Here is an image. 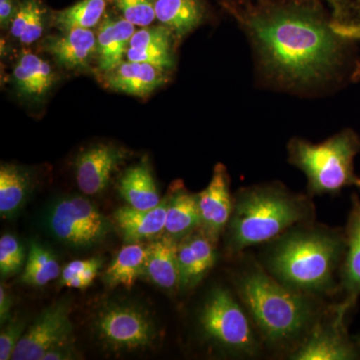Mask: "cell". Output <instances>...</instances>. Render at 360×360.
I'll use <instances>...</instances> for the list:
<instances>
[{"mask_svg":"<svg viewBox=\"0 0 360 360\" xmlns=\"http://www.w3.org/2000/svg\"><path fill=\"white\" fill-rule=\"evenodd\" d=\"M60 274L61 269L56 257L39 243L32 241L30 243L25 271L21 276V283L40 288L56 281Z\"/></svg>","mask_w":360,"mask_h":360,"instance_id":"obj_27","label":"cell"},{"mask_svg":"<svg viewBox=\"0 0 360 360\" xmlns=\"http://www.w3.org/2000/svg\"><path fill=\"white\" fill-rule=\"evenodd\" d=\"M79 356L80 355L71 340L52 347L44 354L42 360H72L79 359Z\"/></svg>","mask_w":360,"mask_h":360,"instance_id":"obj_37","label":"cell"},{"mask_svg":"<svg viewBox=\"0 0 360 360\" xmlns=\"http://www.w3.org/2000/svg\"><path fill=\"white\" fill-rule=\"evenodd\" d=\"M198 195L200 229L217 243L231 220L233 200L226 168L219 163L213 169L210 184Z\"/></svg>","mask_w":360,"mask_h":360,"instance_id":"obj_12","label":"cell"},{"mask_svg":"<svg viewBox=\"0 0 360 360\" xmlns=\"http://www.w3.org/2000/svg\"><path fill=\"white\" fill-rule=\"evenodd\" d=\"M99 262H104L103 258L92 257L89 259L75 260L68 265H65L60 274V284L63 285L66 281H70L72 277L77 276V274H82V271L94 266Z\"/></svg>","mask_w":360,"mask_h":360,"instance_id":"obj_35","label":"cell"},{"mask_svg":"<svg viewBox=\"0 0 360 360\" xmlns=\"http://www.w3.org/2000/svg\"><path fill=\"white\" fill-rule=\"evenodd\" d=\"M18 63L27 68L47 90H49L56 82V75H54L51 65L40 58L39 56L30 53V52H25L21 54Z\"/></svg>","mask_w":360,"mask_h":360,"instance_id":"obj_33","label":"cell"},{"mask_svg":"<svg viewBox=\"0 0 360 360\" xmlns=\"http://www.w3.org/2000/svg\"><path fill=\"white\" fill-rule=\"evenodd\" d=\"M165 82V70L149 63L129 60L123 61L108 78L111 89L139 97L148 96Z\"/></svg>","mask_w":360,"mask_h":360,"instance_id":"obj_18","label":"cell"},{"mask_svg":"<svg viewBox=\"0 0 360 360\" xmlns=\"http://www.w3.org/2000/svg\"><path fill=\"white\" fill-rule=\"evenodd\" d=\"M30 172L16 165L2 163L0 167V214L13 219L25 205L32 191Z\"/></svg>","mask_w":360,"mask_h":360,"instance_id":"obj_24","label":"cell"},{"mask_svg":"<svg viewBox=\"0 0 360 360\" xmlns=\"http://www.w3.org/2000/svg\"><path fill=\"white\" fill-rule=\"evenodd\" d=\"M243 20L262 70L284 86H317L345 63V39L314 1L262 2Z\"/></svg>","mask_w":360,"mask_h":360,"instance_id":"obj_1","label":"cell"},{"mask_svg":"<svg viewBox=\"0 0 360 360\" xmlns=\"http://www.w3.org/2000/svg\"><path fill=\"white\" fill-rule=\"evenodd\" d=\"M360 139L352 130H343L321 143L293 139L288 144L290 161L305 174L310 193H335L359 184L354 161Z\"/></svg>","mask_w":360,"mask_h":360,"instance_id":"obj_5","label":"cell"},{"mask_svg":"<svg viewBox=\"0 0 360 360\" xmlns=\"http://www.w3.org/2000/svg\"><path fill=\"white\" fill-rule=\"evenodd\" d=\"M198 322L203 338L213 347L236 356L255 357L260 349L257 328L248 311L224 288H214L201 307Z\"/></svg>","mask_w":360,"mask_h":360,"instance_id":"obj_6","label":"cell"},{"mask_svg":"<svg viewBox=\"0 0 360 360\" xmlns=\"http://www.w3.org/2000/svg\"><path fill=\"white\" fill-rule=\"evenodd\" d=\"M13 78L16 86L23 96L37 98L44 96L49 91L30 70L18 61L14 66Z\"/></svg>","mask_w":360,"mask_h":360,"instance_id":"obj_32","label":"cell"},{"mask_svg":"<svg viewBox=\"0 0 360 360\" xmlns=\"http://www.w3.org/2000/svg\"><path fill=\"white\" fill-rule=\"evenodd\" d=\"M70 300H61L45 309L16 345L13 360H42L52 347L72 340Z\"/></svg>","mask_w":360,"mask_h":360,"instance_id":"obj_10","label":"cell"},{"mask_svg":"<svg viewBox=\"0 0 360 360\" xmlns=\"http://www.w3.org/2000/svg\"><path fill=\"white\" fill-rule=\"evenodd\" d=\"M135 33V25L129 21L115 20L105 13L96 35V54L99 70L111 72L123 63Z\"/></svg>","mask_w":360,"mask_h":360,"instance_id":"obj_16","label":"cell"},{"mask_svg":"<svg viewBox=\"0 0 360 360\" xmlns=\"http://www.w3.org/2000/svg\"><path fill=\"white\" fill-rule=\"evenodd\" d=\"M99 340L115 352H131L153 345L155 322L146 309L132 303H111L97 315Z\"/></svg>","mask_w":360,"mask_h":360,"instance_id":"obj_8","label":"cell"},{"mask_svg":"<svg viewBox=\"0 0 360 360\" xmlns=\"http://www.w3.org/2000/svg\"><path fill=\"white\" fill-rule=\"evenodd\" d=\"M168 207L167 195L160 205L148 210L122 206L113 213V219L127 243H137L146 239L160 238L165 232Z\"/></svg>","mask_w":360,"mask_h":360,"instance_id":"obj_15","label":"cell"},{"mask_svg":"<svg viewBox=\"0 0 360 360\" xmlns=\"http://www.w3.org/2000/svg\"><path fill=\"white\" fill-rule=\"evenodd\" d=\"M47 225L54 238L75 248L98 245L110 234L112 225L87 198H59L47 213Z\"/></svg>","mask_w":360,"mask_h":360,"instance_id":"obj_7","label":"cell"},{"mask_svg":"<svg viewBox=\"0 0 360 360\" xmlns=\"http://www.w3.org/2000/svg\"><path fill=\"white\" fill-rule=\"evenodd\" d=\"M348 309L342 304L324 321H316L296 347L293 360H354L360 359L359 345L350 338L345 326Z\"/></svg>","mask_w":360,"mask_h":360,"instance_id":"obj_9","label":"cell"},{"mask_svg":"<svg viewBox=\"0 0 360 360\" xmlns=\"http://www.w3.org/2000/svg\"><path fill=\"white\" fill-rule=\"evenodd\" d=\"M103 262H99L94 266L89 267L82 274H77V276L72 277L70 281H66L63 286L70 288H75V290H85L94 283V279L96 278L98 270L103 266Z\"/></svg>","mask_w":360,"mask_h":360,"instance_id":"obj_36","label":"cell"},{"mask_svg":"<svg viewBox=\"0 0 360 360\" xmlns=\"http://www.w3.org/2000/svg\"><path fill=\"white\" fill-rule=\"evenodd\" d=\"M20 1L21 0H0V25L2 28L11 26Z\"/></svg>","mask_w":360,"mask_h":360,"instance_id":"obj_38","label":"cell"},{"mask_svg":"<svg viewBox=\"0 0 360 360\" xmlns=\"http://www.w3.org/2000/svg\"><path fill=\"white\" fill-rule=\"evenodd\" d=\"M345 236L333 231L295 227L272 240L267 271L286 288L314 295L329 292L345 258Z\"/></svg>","mask_w":360,"mask_h":360,"instance_id":"obj_3","label":"cell"},{"mask_svg":"<svg viewBox=\"0 0 360 360\" xmlns=\"http://www.w3.org/2000/svg\"><path fill=\"white\" fill-rule=\"evenodd\" d=\"M127 155L124 149L103 143L91 146L79 153L75 167L80 191L86 195L103 193Z\"/></svg>","mask_w":360,"mask_h":360,"instance_id":"obj_11","label":"cell"},{"mask_svg":"<svg viewBox=\"0 0 360 360\" xmlns=\"http://www.w3.org/2000/svg\"><path fill=\"white\" fill-rule=\"evenodd\" d=\"M117 189L127 205L136 210H151L162 200L146 161L127 168L118 181Z\"/></svg>","mask_w":360,"mask_h":360,"instance_id":"obj_22","label":"cell"},{"mask_svg":"<svg viewBox=\"0 0 360 360\" xmlns=\"http://www.w3.org/2000/svg\"><path fill=\"white\" fill-rule=\"evenodd\" d=\"M298 1H314V0H298Z\"/></svg>","mask_w":360,"mask_h":360,"instance_id":"obj_40","label":"cell"},{"mask_svg":"<svg viewBox=\"0 0 360 360\" xmlns=\"http://www.w3.org/2000/svg\"><path fill=\"white\" fill-rule=\"evenodd\" d=\"M214 243L200 227L177 243L179 288L189 290L198 285L214 266Z\"/></svg>","mask_w":360,"mask_h":360,"instance_id":"obj_13","label":"cell"},{"mask_svg":"<svg viewBox=\"0 0 360 360\" xmlns=\"http://www.w3.org/2000/svg\"><path fill=\"white\" fill-rule=\"evenodd\" d=\"M122 18L135 26L148 27L155 22V0H110Z\"/></svg>","mask_w":360,"mask_h":360,"instance_id":"obj_29","label":"cell"},{"mask_svg":"<svg viewBox=\"0 0 360 360\" xmlns=\"http://www.w3.org/2000/svg\"><path fill=\"white\" fill-rule=\"evenodd\" d=\"M234 284L258 335L270 347L300 345L317 321L312 295L286 288L257 264L239 270Z\"/></svg>","mask_w":360,"mask_h":360,"instance_id":"obj_2","label":"cell"},{"mask_svg":"<svg viewBox=\"0 0 360 360\" xmlns=\"http://www.w3.org/2000/svg\"><path fill=\"white\" fill-rule=\"evenodd\" d=\"M47 9L42 0H34L30 20L26 26L25 32L20 37V41L23 44H32L40 39L44 30Z\"/></svg>","mask_w":360,"mask_h":360,"instance_id":"obj_34","label":"cell"},{"mask_svg":"<svg viewBox=\"0 0 360 360\" xmlns=\"http://www.w3.org/2000/svg\"><path fill=\"white\" fill-rule=\"evenodd\" d=\"M165 234L177 241L200 227L198 195L188 193L181 181L175 182L167 194Z\"/></svg>","mask_w":360,"mask_h":360,"instance_id":"obj_20","label":"cell"},{"mask_svg":"<svg viewBox=\"0 0 360 360\" xmlns=\"http://www.w3.org/2000/svg\"><path fill=\"white\" fill-rule=\"evenodd\" d=\"M205 0H155L156 20L177 39L186 37L205 20Z\"/></svg>","mask_w":360,"mask_h":360,"instance_id":"obj_23","label":"cell"},{"mask_svg":"<svg viewBox=\"0 0 360 360\" xmlns=\"http://www.w3.org/2000/svg\"><path fill=\"white\" fill-rule=\"evenodd\" d=\"M148 246L141 243L123 246L104 272V281L110 288H131L139 276H143Z\"/></svg>","mask_w":360,"mask_h":360,"instance_id":"obj_25","label":"cell"},{"mask_svg":"<svg viewBox=\"0 0 360 360\" xmlns=\"http://www.w3.org/2000/svg\"><path fill=\"white\" fill-rule=\"evenodd\" d=\"M110 0H80L52 15L54 25L61 32L85 28L91 30L101 22Z\"/></svg>","mask_w":360,"mask_h":360,"instance_id":"obj_26","label":"cell"},{"mask_svg":"<svg viewBox=\"0 0 360 360\" xmlns=\"http://www.w3.org/2000/svg\"><path fill=\"white\" fill-rule=\"evenodd\" d=\"M11 307H13V297L9 295L6 286L1 284L0 286V321H1V324H6L11 319Z\"/></svg>","mask_w":360,"mask_h":360,"instance_id":"obj_39","label":"cell"},{"mask_svg":"<svg viewBox=\"0 0 360 360\" xmlns=\"http://www.w3.org/2000/svg\"><path fill=\"white\" fill-rule=\"evenodd\" d=\"M172 37L174 32L162 25L137 30L130 40L127 60L149 63L165 71L172 70L174 68Z\"/></svg>","mask_w":360,"mask_h":360,"instance_id":"obj_14","label":"cell"},{"mask_svg":"<svg viewBox=\"0 0 360 360\" xmlns=\"http://www.w3.org/2000/svg\"><path fill=\"white\" fill-rule=\"evenodd\" d=\"M46 49L63 68H84L96 52V35L91 30L75 28L47 40Z\"/></svg>","mask_w":360,"mask_h":360,"instance_id":"obj_19","label":"cell"},{"mask_svg":"<svg viewBox=\"0 0 360 360\" xmlns=\"http://www.w3.org/2000/svg\"><path fill=\"white\" fill-rule=\"evenodd\" d=\"M25 262V250L20 241L11 234L0 238V274L1 276L16 274Z\"/></svg>","mask_w":360,"mask_h":360,"instance_id":"obj_30","label":"cell"},{"mask_svg":"<svg viewBox=\"0 0 360 360\" xmlns=\"http://www.w3.org/2000/svg\"></svg>","mask_w":360,"mask_h":360,"instance_id":"obj_41","label":"cell"},{"mask_svg":"<svg viewBox=\"0 0 360 360\" xmlns=\"http://www.w3.org/2000/svg\"><path fill=\"white\" fill-rule=\"evenodd\" d=\"M345 258L340 269V285L345 292L343 307L349 309L360 296V200L354 198L345 234Z\"/></svg>","mask_w":360,"mask_h":360,"instance_id":"obj_17","label":"cell"},{"mask_svg":"<svg viewBox=\"0 0 360 360\" xmlns=\"http://www.w3.org/2000/svg\"><path fill=\"white\" fill-rule=\"evenodd\" d=\"M25 321L21 317L11 319L0 333V359H13V354L20 338L25 335Z\"/></svg>","mask_w":360,"mask_h":360,"instance_id":"obj_31","label":"cell"},{"mask_svg":"<svg viewBox=\"0 0 360 360\" xmlns=\"http://www.w3.org/2000/svg\"><path fill=\"white\" fill-rule=\"evenodd\" d=\"M333 16L329 22L336 34L345 39L360 37V0H329Z\"/></svg>","mask_w":360,"mask_h":360,"instance_id":"obj_28","label":"cell"},{"mask_svg":"<svg viewBox=\"0 0 360 360\" xmlns=\"http://www.w3.org/2000/svg\"><path fill=\"white\" fill-rule=\"evenodd\" d=\"M311 203L278 184H262L239 191L226 229L232 252L269 243L309 220Z\"/></svg>","mask_w":360,"mask_h":360,"instance_id":"obj_4","label":"cell"},{"mask_svg":"<svg viewBox=\"0 0 360 360\" xmlns=\"http://www.w3.org/2000/svg\"><path fill=\"white\" fill-rule=\"evenodd\" d=\"M177 243L176 239L165 233L148 245L143 276L163 290L179 288Z\"/></svg>","mask_w":360,"mask_h":360,"instance_id":"obj_21","label":"cell"}]
</instances>
